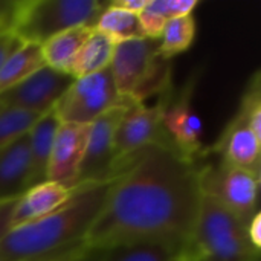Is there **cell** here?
Here are the masks:
<instances>
[{
    "label": "cell",
    "instance_id": "21",
    "mask_svg": "<svg viewBox=\"0 0 261 261\" xmlns=\"http://www.w3.org/2000/svg\"><path fill=\"white\" fill-rule=\"evenodd\" d=\"M93 29L110 38L115 44L128 40L145 38L139 23V15L115 8L109 5V2H106V8L99 14Z\"/></svg>",
    "mask_w": 261,
    "mask_h": 261
},
{
    "label": "cell",
    "instance_id": "3",
    "mask_svg": "<svg viewBox=\"0 0 261 261\" xmlns=\"http://www.w3.org/2000/svg\"><path fill=\"white\" fill-rule=\"evenodd\" d=\"M246 225L236 214L208 196H202L200 210L182 261H260L261 251L248 239Z\"/></svg>",
    "mask_w": 261,
    "mask_h": 261
},
{
    "label": "cell",
    "instance_id": "31",
    "mask_svg": "<svg viewBox=\"0 0 261 261\" xmlns=\"http://www.w3.org/2000/svg\"><path fill=\"white\" fill-rule=\"evenodd\" d=\"M179 261H182V260H180V258H179Z\"/></svg>",
    "mask_w": 261,
    "mask_h": 261
},
{
    "label": "cell",
    "instance_id": "18",
    "mask_svg": "<svg viewBox=\"0 0 261 261\" xmlns=\"http://www.w3.org/2000/svg\"><path fill=\"white\" fill-rule=\"evenodd\" d=\"M58 125L60 121L54 110H50L41 115L28 133L31 150V187L46 180L49 156Z\"/></svg>",
    "mask_w": 261,
    "mask_h": 261
},
{
    "label": "cell",
    "instance_id": "11",
    "mask_svg": "<svg viewBox=\"0 0 261 261\" xmlns=\"http://www.w3.org/2000/svg\"><path fill=\"white\" fill-rule=\"evenodd\" d=\"M72 81L73 78L70 75L43 66L32 75L2 92L0 109H18L44 115L54 109Z\"/></svg>",
    "mask_w": 261,
    "mask_h": 261
},
{
    "label": "cell",
    "instance_id": "27",
    "mask_svg": "<svg viewBox=\"0 0 261 261\" xmlns=\"http://www.w3.org/2000/svg\"><path fill=\"white\" fill-rule=\"evenodd\" d=\"M15 202L17 200L0 203V242L5 239V236L11 229V217H12V210H14Z\"/></svg>",
    "mask_w": 261,
    "mask_h": 261
},
{
    "label": "cell",
    "instance_id": "15",
    "mask_svg": "<svg viewBox=\"0 0 261 261\" xmlns=\"http://www.w3.org/2000/svg\"><path fill=\"white\" fill-rule=\"evenodd\" d=\"M76 188L64 187L50 180H44L38 185L31 187L14 205L11 228L38 220L54 213L73 196Z\"/></svg>",
    "mask_w": 261,
    "mask_h": 261
},
{
    "label": "cell",
    "instance_id": "28",
    "mask_svg": "<svg viewBox=\"0 0 261 261\" xmlns=\"http://www.w3.org/2000/svg\"><path fill=\"white\" fill-rule=\"evenodd\" d=\"M147 2L148 0H110L109 5L139 15L144 11V8L147 6Z\"/></svg>",
    "mask_w": 261,
    "mask_h": 261
},
{
    "label": "cell",
    "instance_id": "12",
    "mask_svg": "<svg viewBox=\"0 0 261 261\" xmlns=\"http://www.w3.org/2000/svg\"><path fill=\"white\" fill-rule=\"evenodd\" d=\"M89 125L60 122L52 144L46 180L76 188V179L83 162Z\"/></svg>",
    "mask_w": 261,
    "mask_h": 261
},
{
    "label": "cell",
    "instance_id": "25",
    "mask_svg": "<svg viewBox=\"0 0 261 261\" xmlns=\"http://www.w3.org/2000/svg\"><path fill=\"white\" fill-rule=\"evenodd\" d=\"M20 44H21V41L15 37V34L11 29H8V28L0 29V67L6 61V58L15 49L20 47Z\"/></svg>",
    "mask_w": 261,
    "mask_h": 261
},
{
    "label": "cell",
    "instance_id": "10",
    "mask_svg": "<svg viewBox=\"0 0 261 261\" xmlns=\"http://www.w3.org/2000/svg\"><path fill=\"white\" fill-rule=\"evenodd\" d=\"M127 109L128 107H116L101 115L90 124L76 187L107 182L113 179L116 164L115 135Z\"/></svg>",
    "mask_w": 261,
    "mask_h": 261
},
{
    "label": "cell",
    "instance_id": "5",
    "mask_svg": "<svg viewBox=\"0 0 261 261\" xmlns=\"http://www.w3.org/2000/svg\"><path fill=\"white\" fill-rule=\"evenodd\" d=\"M159 40L138 38L115 44L110 72L119 95L132 104L173 87L171 63L158 52Z\"/></svg>",
    "mask_w": 261,
    "mask_h": 261
},
{
    "label": "cell",
    "instance_id": "4",
    "mask_svg": "<svg viewBox=\"0 0 261 261\" xmlns=\"http://www.w3.org/2000/svg\"><path fill=\"white\" fill-rule=\"evenodd\" d=\"M104 8L99 0H18L12 2L9 29L21 43L41 46L67 29L93 28Z\"/></svg>",
    "mask_w": 261,
    "mask_h": 261
},
{
    "label": "cell",
    "instance_id": "6",
    "mask_svg": "<svg viewBox=\"0 0 261 261\" xmlns=\"http://www.w3.org/2000/svg\"><path fill=\"white\" fill-rule=\"evenodd\" d=\"M130 106L133 104L119 95L110 67H107L96 73L75 78L52 110L60 122L89 125L116 107Z\"/></svg>",
    "mask_w": 261,
    "mask_h": 261
},
{
    "label": "cell",
    "instance_id": "29",
    "mask_svg": "<svg viewBox=\"0 0 261 261\" xmlns=\"http://www.w3.org/2000/svg\"><path fill=\"white\" fill-rule=\"evenodd\" d=\"M12 2H0V29H9V15H11Z\"/></svg>",
    "mask_w": 261,
    "mask_h": 261
},
{
    "label": "cell",
    "instance_id": "17",
    "mask_svg": "<svg viewBox=\"0 0 261 261\" xmlns=\"http://www.w3.org/2000/svg\"><path fill=\"white\" fill-rule=\"evenodd\" d=\"M93 31L90 26L72 28L44 41L40 46L44 66L69 75L73 60Z\"/></svg>",
    "mask_w": 261,
    "mask_h": 261
},
{
    "label": "cell",
    "instance_id": "2",
    "mask_svg": "<svg viewBox=\"0 0 261 261\" xmlns=\"http://www.w3.org/2000/svg\"><path fill=\"white\" fill-rule=\"evenodd\" d=\"M113 179L80 185L54 213L11 228L0 242V255L9 261H84L87 236L109 197Z\"/></svg>",
    "mask_w": 261,
    "mask_h": 261
},
{
    "label": "cell",
    "instance_id": "13",
    "mask_svg": "<svg viewBox=\"0 0 261 261\" xmlns=\"http://www.w3.org/2000/svg\"><path fill=\"white\" fill-rule=\"evenodd\" d=\"M260 151L261 138L234 115L219 139L211 147L205 148V158L214 154L225 164L261 176Z\"/></svg>",
    "mask_w": 261,
    "mask_h": 261
},
{
    "label": "cell",
    "instance_id": "20",
    "mask_svg": "<svg viewBox=\"0 0 261 261\" xmlns=\"http://www.w3.org/2000/svg\"><path fill=\"white\" fill-rule=\"evenodd\" d=\"M113 50L115 43L106 35L93 31L73 60L69 75L75 80L110 67Z\"/></svg>",
    "mask_w": 261,
    "mask_h": 261
},
{
    "label": "cell",
    "instance_id": "14",
    "mask_svg": "<svg viewBox=\"0 0 261 261\" xmlns=\"http://www.w3.org/2000/svg\"><path fill=\"white\" fill-rule=\"evenodd\" d=\"M31 188L29 135L0 148V203L18 200Z\"/></svg>",
    "mask_w": 261,
    "mask_h": 261
},
{
    "label": "cell",
    "instance_id": "8",
    "mask_svg": "<svg viewBox=\"0 0 261 261\" xmlns=\"http://www.w3.org/2000/svg\"><path fill=\"white\" fill-rule=\"evenodd\" d=\"M173 90L174 87L161 93L153 106L133 104L125 110L115 135V173L122 161L150 145H171L164 132L162 118Z\"/></svg>",
    "mask_w": 261,
    "mask_h": 261
},
{
    "label": "cell",
    "instance_id": "19",
    "mask_svg": "<svg viewBox=\"0 0 261 261\" xmlns=\"http://www.w3.org/2000/svg\"><path fill=\"white\" fill-rule=\"evenodd\" d=\"M199 6V0H148L139 14V23L145 38L159 40L167 21L190 15Z\"/></svg>",
    "mask_w": 261,
    "mask_h": 261
},
{
    "label": "cell",
    "instance_id": "24",
    "mask_svg": "<svg viewBox=\"0 0 261 261\" xmlns=\"http://www.w3.org/2000/svg\"><path fill=\"white\" fill-rule=\"evenodd\" d=\"M236 116L261 138V75L255 70L243 90Z\"/></svg>",
    "mask_w": 261,
    "mask_h": 261
},
{
    "label": "cell",
    "instance_id": "16",
    "mask_svg": "<svg viewBox=\"0 0 261 261\" xmlns=\"http://www.w3.org/2000/svg\"><path fill=\"white\" fill-rule=\"evenodd\" d=\"M95 261H179L182 248L167 242L141 240L118 243L96 251Z\"/></svg>",
    "mask_w": 261,
    "mask_h": 261
},
{
    "label": "cell",
    "instance_id": "1",
    "mask_svg": "<svg viewBox=\"0 0 261 261\" xmlns=\"http://www.w3.org/2000/svg\"><path fill=\"white\" fill-rule=\"evenodd\" d=\"M200 164L171 145H150L122 161L87 236V254L141 240L167 242L184 249L203 196Z\"/></svg>",
    "mask_w": 261,
    "mask_h": 261
},
{
    "label": "cell",
    "instance_id": "7",
    "mask_svg": "<svg viewBox=\"0 0 261 261\" xmlns=\"http://www.w3.org/2000/svg\"><path fill=\"white\" fill-rule=\"evenodd\" d=\"M199 177L202 194L214 199L245 223L260 211L258 197L261 176L225 164L220 159L216 162L203 159Z\"/></svg>",
    "mask_w": 261,
    "mask_h": 261
},
{
    "label": "cell",
    "instance_id": "30",
    "mask_svg": "<svg viewBox=\"0 0 261 261\" xmlns=\"http://www.w3.org/2000/svg\"><path fill=\"white\" fill-rule=\"evenodd\" d=\"M0 261H9V260H6L5 257H2V255H0Z\"/></svg>",
    "mask_w": 261,
    "mask_h": 261
},
{
    "label": "cell",
    "instance_id": "23",
    "mask_svg": "<svg viewBox=\"0 0 261 261\" xmlns=\"http://www.w3.org/2000/svg\"><path fill=\"white\" fill-rule=\"evenodd\" d=\"M196 28V18L193 14L176 17L167 21L159 38V55L165 60H171L173 57L188 50L194 43Z\"/></svg>",
    "mask_w": 261,
    "mask_h": 261
},
{
    "label": "cell",
    "instance_id": "22",
    "mask_svg": "<svg viewBox=\"0 0 261 261\" xmlns=\"http://www.w3.org/2000/svg\"><path fill=\"white\" fill-rule=\"evenodd\" d=\"M44 66L40 46L21 43L0 67V93Z\"/></svg>",
    "mask_w": 261,
    "mask_h": 261
},
{
    "label": "cell",
    "instance_id": "26",
    "mask_svg": "<svg viewBox=\"0 0 261 261\" xmlns=\"http://www.w3.org/2000/svg\"><path fill=\"white\" fill-rule=\"evenodd\" d=\"M246 234L255 249L261 251V213L258 211L246 225Z\"/></svg>",
    "mask_w": 261,
    "mask_h": 261
},
{
    "label": "cell",
    "instance_id": "9",
    "mask_svg": "<svg viewBox=\"0 0 261 261\" xmlns=\"http://www.w3.org/2000/svg\"><path fill=\"white\" fill-rule=\"evenodd\" d=\"M196 76H193L180 90H173V95L165 107L162 124L170 144L188 161L202 162L205 158L203 122L194 110L193 93Z\"/></svg>",
    "mask_w": 261,
    "mask_h": 261
}]
</instances>
